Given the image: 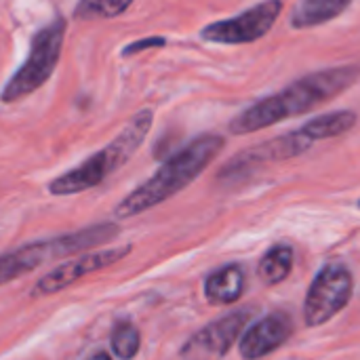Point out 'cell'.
Returning <instances> with one entry per match:
<instances>
[{"label":"cell","mask_w":360,"mask_h":360,"mask_svg":"<svg viewBox=\"0 0 360 360\" xmlns=\"http://www.w3.org/2000/svg\"><path fill=\"white\" fill-rule=\"evenodd\" d=\"M360 78V65H335L310 72L285 89L266 95L245 108L230 122V133L247 135L268 127H274L293 116L312 112L314 108L331 101L344 91L352 89Z\"/></svg>","instance_id":"cell-1"},{"label":"cell","mask_w":360,"mask_h":360,"mask_svg":"<svg viewBox=\"0 0 360 360\" xmlns=\"http://www.w3.org/2000/svg\"><path fill=\"white\" fill-rule=\"evenodd\" d=\"M224 146L226 139L221 135L215 133L198 135L188 146H184L173 156H169L150 179L137 186L131 194H127L116 205L114 215L118 219H129L169 200L184 188H188L217 158Z\"/></svg>","instance_id":"cell-2"},{"label":"cell","mask_w":360,"mask_h":360,"mask_svg":"<svg viewBox=\"0 0 360 360\" xmlns=\"http://www.w3.org/2000/svg\"><path fill=\"white\" fill-rule=\"evenodd\" d=\"M152 122H154V112L150 108L139 110L108 146L91 154L84 162H80L72 171L55 177L49 184V192L53 196H70V194L86 192L99 186L101 181H105L114 171L124 167L129 158L141 148V143L146 141L152 129Z\"/></svg>","instance_id":"cell-3"},{"label":"cell","mask_w":360,"mask_h":360,"mask_svg":"<svg viewBox=\"0 0 360 360\" xmlns=\"http://www.w3.org/2000/svg\"><path fill=\"white\" fill-rule=\"evenodd\" d=\"M65 17L57 15L49 23H44L30 40V51L23 63L13 72L6 84L0 91L2 103H15L32 95L34 91L42 89L49 78L55 74L63 40H65Z\"/></svg>","instance_id":"cell-4"},{"label":"cell","mask_w":360,"mask_h":360,"mask_svg":"<svg viewBox=\"0 0 360 360\" xmlns=\"http://www.w3.org/2000/svg\"><path fill=\"white\" fill-rule=\"evenodd\" d=\"M281 13H283V0H264L234 17L219 19L205 25L200 30V38L213 44H230V46L251 44L264 38L274 27Z\"/></svg>","instance_id":"cell-5"},{"label":"cell","mask_w":360,"mask_h":360,"mask_svg":"<svg viewBox=\"0 0 360 360\" xmlns=\"http://www.w3.org/2000/svg\"><path fill=\"white\" fill-rule=\"evenodd\" d=\"M354 281L344 264L325 266L308 289L304 302V321L308 327H321L338 316L352 297Z\"/></svg>","instance_id":"cell-6"},{"label":"cell","mask_w":360,"mask_h":360,"mask_svg":"<svg viewBox=\"0 0 360 360\" xmlns=\"http://www.w3.org/2000/svg\"><path fill=\"white\" fill-rule=\"evenodd\" d=\"M131 253V245L124 247H114V249H103V251H91L84 253L76 259L63 262L57 268H53L49 274H44L32 289V297H49L55 295L68 287H72L74 283H78L80 278L105 270L114 264H118L122 257H127Z\"/></svg>","instance_id":"cell-7"},{"label":"cell","mask_w":360,"mask_h":360,"mask_svg":"<svg viewBox=\"0 0 360 360\" xmlns=\"http://www.w3.org/2000/svg\"><path fill=\"white\" fill-rule=\"evenodd\" d=\"M249 319L251 312L238 310L213 321L184 344L179 356L184 360H221L245 331Z\"/></svg>","instance_id":"cell-8"},{"label":"cell","mask_w":360,"mask_h":360,"mask_svg":"<svg viewBox=\"0 0 360 360\" xmlns=\"http://www.w3.org/2000/svg\"><path fill=\"white\" fill-rule=\"evenodd\" d=\"M293 331V323L285 312H272L251 325L240 340V356L245 360H257L278 350Z\"/></svg>","instance_id":"cell-9"},{"label":"cell","mask_w":360,"mask_h":360,"mask_svg":"<svg viewBox=\"0 0 360 360\" xmlns=\"http://www.w3.org/2000/svg\"><path fill=\"white\" fill-rule=\"evenodd\" d=\"M49 257H53L49 240L30 243L21 249H15V251L0 255V287L15 281V278H21L23 274H27L32 270H36Z\"/></svg>","instance_id":"cell-10"},{"label":"cell","mask_w":360,"mask_h":360,"mask_svg":"<svg viewBox=\"0 0 360 360\" xmlns=\"http://www.w3.org/2000/svg\"><path fill=\"white\" fill-rule=\"evenodd\" d=\"M354 0H297L289 17L293 30H310L338 19Z\"/></svg>","instance_id":"cell-11"},{"label":"cell","mask_w":360,"mask_h":360,"mask_svg":"<svg viewBox=\"0 0 360 360\" xmlns=\"http://www.w3.org/2000/svg\"><path fill=\"white\" fill-rule=\"evenodd\" d=\"M245 291V272L240 266H224L205 281V297L213 306H230Z\"/></svg>","instance_id":"cell-12"},{"label":"cell","mask_w":360,"mask_h":360,"mask_svg":"<svg viewBox=\"0 0 360 360\" xmlns=\"http://www.w3.org/2000/svg\"><path fill=\"white\" fill-rule=\"evenodd\" d=\"M118 234V228L114 224H101V226H91L86 230H78L74 234H65L59 238H51V253L53 257H63L70 253H78L91 247H97L99 243H108Z\"/></svg>","instance_id":"cell-13"},{"label":"cell","mask_w":360,"mask_h":360,"mask_svg":"<svg viewBox=\"0 0 360 360\" xmlns=\"http://www.w3.org/2000/svg\"><path fill=\"white\" fill-rule=\"evenodd\" d=\"M356 120H359V116L354 110H335V112H327V114L310 118L308 122L302 124V129L316 143V141L340 137V135L352 131Z\"/></svg>","instance_id":"cell-14"},{"label":"cell","mask_w":360,"mask_h":360,"mask_svg":"<svg viewBox=\"0 0 360 360\" xmlns=\"http://www.w3.org/2000/svg\"><path fill=\"white\" fill-rule=\"evenodd\" d=\"M293 268V249L289 245H276L259 262V278L266 285L283 283Z\"/></svg>","instance_id":"cell-15"},{"label":"cell","mask_w":360,"mask_h":360,"mask_svg":"<svg viewBox=\"0 0 360 360\" xmlns=\"http://www.w3.org/2000/svg\"><path fill=\"white\" fill-rule=\"evenodd\" d=\"M135 0H78L74 6V19L95 21V19H114L122 15Z\"/></svg>","instance_id":"cell-16"},{"label":"cell","mask_w":360,"mask_h":360,"mask_svg":"<svg viewBox=\"0 0 360 360\" xmlns=\"http://www.w3.org/2000/svg\"><path fill=\"white\" fill-rule=\"evenodd\" d=\"M139 342H141V335L137 331L135 325L131 323H120L114 327L112 331V350L114 354L120 360H131L137 352H139Z\"/></svg>","instance_id":"cell-17"},{"label":"cell","mask_w":360,"mask_h":360,"mask_svg":"<svg viewBox=\"0 0 360 360\" xmlns=\"http://www.w3.org/2000/svg\"><path fill=\"white\" fill-rule=\"evenodd\" d=\"M165 44H167V38H165V36H148V38L129 42V44L120 51V55H122V57H131V55H139V53L150 51V49H162Z\"/></svg>","instance_id":"cell-18"},{"label":"cell","mask_w":360,"mask_h":360,"mask_svg":"<svg viewBox=\"0 0 360 360\" xmlns=\"http://www.w3.org/2000/svg\"><path fill=\"white\" fill-rule=\"evenodd\" d=\"M89 360H112V359H110V356H108L105 352H99V354H95V356H91V359H89Z\"/></svg>","instance_id":"cell-19"},{"label":"cell","mask_w":360,"mask_h":360,"mask_svg":"<svg viewBox=\"0 0 360 360\" xmlns=\"http://www.w3.org/2000/svg\"><path fill=\"white\" fill-rule=\"evenodd\" d=\"M359 207H360V200H359Z\"/></svg>","instance_id":"cell-20"}]
</instances>
